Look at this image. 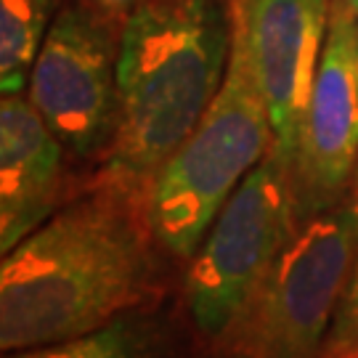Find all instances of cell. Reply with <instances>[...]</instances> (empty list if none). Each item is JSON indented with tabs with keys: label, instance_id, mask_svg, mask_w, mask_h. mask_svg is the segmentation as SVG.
Returning <instances> with one entry per match:
<instances>
[{
	"label": "cell",
	"instance_id": "cell-4",
	"mask_svg": "<svg viewBox=\"0 0 358 358\" xmlns=\"http://www.w3.org/2000/svg\"><path fill=\"white\" fill-rule=\"evenodd\" d=\"M358 252V202L303 215L223 340L236 358H321Z\"/></svg>",
	"mask_w": 358,
	"mask_h": 358
},
{
	"label": "cell",
	"instance_id": "cell-17",
	"mask_svg": "<svg viewBox=\"0 0 358 358\" xmlns=\"http://www.w3.org/2000/svg\"><path fill=\"white\" fill-rule=\"evenodd\" d=\"M356 72H358V32H356Z\"/></svg>",
	"mask_w": 358,
	"mask_h": 358
},
{
	"label": "cell",
	"instance_id": "cell-1",
	"mask_svg": "<svg viewBox=\"0 0 358 358\" xmlns=\"http://www.w3.org/2000/svg\"><path fill=\"white\" fill-rule=\"evenodd\" d=\"M146 189L103 170L93 189L3 255V353L90 334L141 303L154 236Z\"/></svg>",
	"mask_w": 358,
	"mask_h": 358
},
{
	"label": "cell",
	"instance_id": "cell-8",
	"mask_svg": "<svg viewBox=\"0 0 358 358\" xmlns=\"http://www.w3.org/2000/svg\"><path fill=\"white\" fill-rule=\"evenodd\" d=\"M356 19L332 6V22L292 157L300 217L345 199L358 167Z\"/></svg>",
	"mask_w": 358,
	"mask_h": 358
},
{
	"label": "cell",
	"instance_id": "cell-6",
	"mask_svg": "<svg viewBox=\"0 0 358 358\" xmlns=\"http://www.w3.org/2000/svg\"><path fill=\"white\" fill-rule=\"evenodd\" d=\"M120 24L66 0L43 40L29 72L27 96L66 154L103 157L117 133Z\"/></svg>",
	"mask_w": 358,
	"mask_h": 358
},
{
	"label": "cell",
	"instance_id": "cell-14",
	"mask_svg": "<svg viewBox=\"0 0 358 358\" xmlns=\"http://www.w3.org/2000/svg\"><path fill=\"white\" fill-rule=\"evenodd\" d=\"M321 358H358V343H340V345H327Z\"/></svg>",
	"mask_w": 358,
	"mask_h": 358
},
{
	"label": "cell",
	"instance_id": "cell-18",
	"mask_svg": "<svg viewBox=\"0 0 358 358\" xmlns=\"http://www.w3.org/2000/svg\"><path fill=\"white\" fill-rule=\"evenodd\" d=\"M356 32H358V24H356Z\"/></svg>",
	"mask_w": 358,
	"mask_h": 358
},
{
	"label": "cell",
	"instance_id": "cell-5",
	"mask_svg": "<svg viewBox=\"0 0 358 358\" xmlns=\"http://www.w3.org/2000/svg\"><path fill=\"white\" fill-rule=\"evenodd\" d=\"M300 220L292 165L276 146L242 180L194 252L186 294L194 327L226 337Z\"/></svg>",
	"mask_w": 358,
	"mask_h": 358
},
{
	"label": "cell",
	"instance_id": "cell-15",
	"mask_svg": "<svg viewBox=\"0 0 358 358\" xmlns=\"http://www.w3.org/2000/svg\"><path fill=\"white\" fill-rule=\"evenodd\" d=\"M334 6H340V8H343L348 16L358 19V0H334Z\"/></svg>",
	"mask_w": 358,
	"mask_h": 358
},
{
	"label": "cell",
	"instance_id": "cell-3",
	"mask_svg": "<svg viewBox=\"0 0 358 358\" xmlns=\"http://www.w3.org/2000/svg\"><path fill=\"white\" fill-rule=\"evenodd\" d=\"M276 146L268 109L231 43L226 80L192 136L165 159L146 189L154 239L176 257H194L242 180Z\"/></svg>",
	"mask_w": 358,
	"mask_h": 358
},
{
	"label": "cell",
	"instance_id": "cell-7",
	"mask_svg": "<svg viewBox=\"0 0 358 358\" xmlns=\"http://www.w3.org/2000/svg\"><path fill=\"white\" fill-rule=\"evenodd\" d=\"M329 22V0H231V43L266 101L276 149L289 165Z\"/></svg>",
	"mask_w": 358,
	"mask_h": 358
},
{
	"label": "cell",
	"instance_id": "cell-11",
	"mask_svg": "<svg viewBox=\"0 0 358 358\" xmlns=\"http://www.w3.org/2000/svg\"><path fill=\"white\" fill-rule=\"evenodd\" d=\"M141 356V334L125 319L112 321L109 327L90 334L51 343V345L16 350L6 358H138Z\"/></svg>",
	"mask_w": 358,
	"mask_h": 358
},
{
	"label": "cell",
	"instance_id": "cell-2",
	"mask_svg": "<svg viewBox=\"0 0 358 358\" xmlns=\"http://www.w3.org/2000/svg\"><path fill=\"white\" fill-rule=\"evenodd\" d=\"M231 0H149L120 27L117 133L103 170L149 186L226 80Z\"/></svg>",
	"mask_w": 358,
	"mask_h": 358
},
{
	"label": "cell",
	"instance_id": "cell-10",
	"mask_svg": "<svg viewBox=\"0 0 358 358\" xmlns=\"http://www.w3.org/2000/svg\"><path fill=\"white\" fill-rule=\"evenodd\" d=\"M59 0H0V90L24 93L43 40L51 29Z\"/></svg>",
	"mask_w": 358,
	"mask_h": 358
},
{
	"label": "cell",
	"instance_id": "cell-16",
	"mask_svg": "<svg viewBox=\"0 0 358 358\" xmlns=\"http://www.w3.org/2000/svg\"><path fill=\"white\" fill-rule=\"evenodd\" d=\"M353 180H356V189H353V199L358 202V167H356V178H353Z\"/></svg>",
	"mask_w": 358,
	"mask_h": 358
},
{
	"label": "cell",
	"instance_id": "cell-13",
	"mask_svg": "<svg viewBox=\"0 0 358 358\" xmlns=\"http://www.w3.org/2000/svg\"><path fill=\"white\" fill-rule=\"evenodd\" d=\"M83 3L96 13L106 16L109 22L122 27V22L128 19L130 13L136 11L138 6H143V3H149V0H83Z\"/></svg>",
	"mask_w": 358,
	"mask_h": 358
},
{
	"label": "cell",
	"instance_id": "cell-9",
	"mask_svg": "<svg viewBox=\"0 0 358 358\" xmlns=\"http://www.w3.org/2000/svg\"><path fill=\"white\" fill-rule=\"evenodd\" d=\"M64 143L24 93L0 101V250L8 255L59 210Z\"/></svg>",
	"mask_w": 358,
	"mask_h": 358
},
{
	"label": "cell",
	"instance_id": "cell-12",
	"mask_svg": "<svg viewBox=\"0 0 358 358\" xmlns=\"http://www.w3.org/2000/svg\"><path fill=\"white\" fill-rule=\"evenodd\" d=\"M340 343H358V252L353 260V268H350V276H348L340 308L334 313L329 337H327V345H340Z\"/></svg>",
	"mask_w": 358,
	"mask_h": 358
}]
</instances>
